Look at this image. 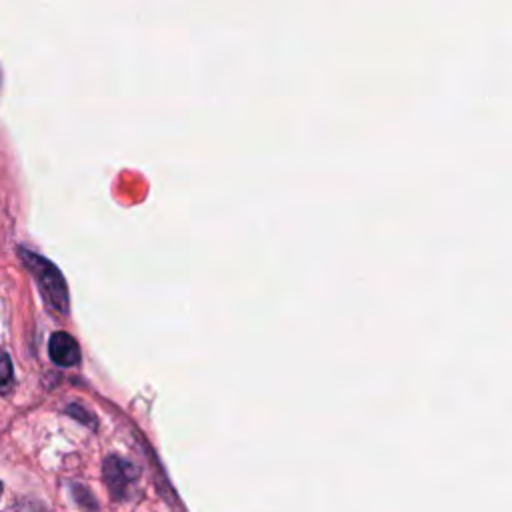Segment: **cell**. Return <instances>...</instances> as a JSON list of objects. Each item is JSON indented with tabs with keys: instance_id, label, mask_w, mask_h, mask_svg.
<instances>
[{
	"instance_id": "obj_1",
	"label": "cell",
	"mask_w": 512,
	"mask_h": 512,
	"mask_svg": "<svg viewBox=\"0 0 512 512\" xmlns=\"http://www.w3.org/2000/svg\"><path fill=\"white\" fill-rule=\"evenodd\" d=\"M18 254H20V260L22 264L30 270V274L34 276V280L38 282L40 286V294L44 298V302L60 312V314H66L68 312V288H66V280L64 276L60 274V270L50 262L46 260L44 256L40 254H34L26 248H18Z\"/></svg>"
},
{
	"instance_id": "obj_2",
	"label": "cell",
	"mask_w": 512,
	"mask_h": 512,
	"mask_svg": "<svg viewBox=\"0 0 512 512\" xmlns=\"http://www.w3.org/2000/svg\"><path fill=\"white\" fill-rule=\"evenodd\" d=\"M136 476H138V472L130 462H126L118 456L106 458V462H104V480L110 488V494L116 500H122L128 494V486L136 480Z\"/></svg>"
},
{
	"instance_id": "obj_3",
	"label": "cell",
	"mask_w": 512,
	"mask_h": 512,
	"mask_svg": "<svg viewBox=\"0 0 512 512\" xmlns=\"http://www.w3.org/2000/svg\"><path fill=\"white\" fill-rule=\"evenodd\" d=\"M48 354L54 364L58 366H74L80 362V348L78 342L68 332H54L48 342Z\"/></svg>"
},
{
	"instance_id": "obj_4",
	"label": "cell",
	"mask_w": 512,
	"mask_h": 512,
	"mask_svg": "<svg viewBox=\"0 0 512 512\" xmlns=\"http://www.w3.org/2000/svg\"><path fill=\"white\" fill-rule=\"evenodd\" d=\"M14 372H12V360L8 352L0 350V394H6L12 388Z\"/></svg>"
},
{
	"instance_id": "obj_5",
	"label": "cell",
	"mask_w": 512,
	"mask_h": 512,
	"mask_svg": "<svg viewBox=\"0 0 512 512\" xmlns=\"http://www.w3.org/2000/svg\"><path fill=\"white\" fill-rule=\"evenodd\" d=\"M0 494H2V484H0Z\"/></svg>"
}]
</instances>
